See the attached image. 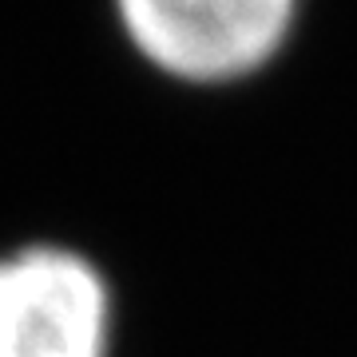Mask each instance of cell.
<instances>
[{"instance_id":"obj_1","label":"cell","mask_w":357,"mask_h":357,"mask_svg":"<svg viewBox=\"0 0 357 357\" xmlns=\"http://www.w3.org/2000/svg\"><path fill=\"white\" fill-rule=\"evenodd\" d=\"M131 44L178 79H238L282 48L298 0H115Z\"/></svg>"},{"instance_id":"obj_2","label":"cell","mask_w":357,"mask_h":357,"mask_svg":"<svg viewBox=\"0 0 357 357\" xmlns=\"http://www.w3.org/2000/svg\"><path fill=\"white\" fill-rule=\"evenodd\" d=\"M107 286L64 246L0 258V357H103Z\"/></svg>"}]
</instances>
